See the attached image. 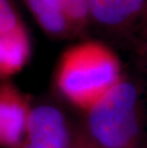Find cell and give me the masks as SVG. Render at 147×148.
I'll use <instances>...</instances> for the list:
<instances>
[{
  "mask_svg": "<svg viewBox=\"0 0 147 148\" xmlns=\"http://www.w3.org/2000/svg\"><path fill=\"white\" fill-rule=\"evenodd\" d=\"M122 78L118 56L104 43L87 40L71 46L59 58L55 84L75 107L87 112Z\"/></svg>",
  "mask_w": 147,
  "mask_h": 148,
  "instance_id": "cell-1",
  "label": "cell"
},
{
  "mask_svg": "<svg viewBox=\"0 0 147 148\" xmlns=\"http://www.w3.org/2000/svg\"><path fill=\"white\" fill-rule=\"evenodd\" d=\"M80 133L96 148H142L146 140L139 86L122 77L86 112L84 131Z\"/></svg>",
  "mask_w": 147,
  "mask_h": 148,
  "instance_id": "cell-2",
  "label": "cell"
},
{
  "mask_svg": "<svg viewBox=\"0 0 147 148\" xmlns=\"http://www.w3.org/2000/svg\"><path fill=\"white\" fill-rule=\"evenodd\" d=\"M75 136L57 106L39 103L31 107L25 138L17 148H73Z\"/></svg>",
  "mask_w": 147,
  "mask_h": 148,
  "instance_id": "cell-3",
  "label": "cell"
},
{
  "mask_svg": "<svg viewBox=\"0 0 147 148\" xmlns=\"http://www.w3.org/2000/svg\"><path fill=\"white\" fill-rule=\"evenodd\" d=\"M31 105L14 85H0V146L17 148L26 134Z\"/></svg>",
  "mask_w": 147,
  "mask_h": 148,
  "instance_id": "cell-4",
  "label": "cell"
},
{
  "mask_svg": "<svg viewBox=\"0 0 147 148\" xmlns=\"http://www.w3.org/2000/svg\"><path fill=\"white\" fill-rule=\"evenodd\" d=\"M147 0H90L89 19L109 33H124L142 19Z\"/></svg>",
  "mask_w": 147,
  "mask_h": 148,
  "instance_id": "cell-5",
  "label": "cell"
},
{
  "mask_svg": "<svg viewBox=\"0 0 147 148\" xmlns=\"http://www.w3.org/2000/svg\"><path fill=\"white\" fill-rule=\"evenodd\" d=\"M31 39L23 25L14 32L0 36V79L20 72L31 56Z\"/></svg>",
  "mask_w": 147,
  "mask_h": 148,
  "instance_id": "cell-6",
  "label": "cell"
},
{
  "mask_svg": "<svg viewBox=\"0 0 147 148\" xmlns=\"http://www.w3.org/2000/svg\"><path fill=\"white\" fill-rule=\"evenodd\" d=\"M37 1L63 12L73 25L77 34L80 33L90 22V0H37Z\"/></svg>",
  "mask_w": 147,
  "mask_h": 148,
  "instance_id": "cell-7",
  "label": "cell"
},
{
  "mask_svg": "<svg viewBox=\"0 0 147 148\" xmlns=\"http://www.w3.org/2000/svg\"><path fill=\"white\" fill-rule=\"evenodd\" d=\"M23 25L12 0H0V36L14 32Z\"/></svg>",
  "mask_w": 147,
  "mask_h": 148,
  "instance_id": "cell-8",
  "label": "cell"
},
{
  "mask_svg": "<svg viewBox=\"0 0 147 148\" xmlns=\"http://www.w3.org/2000/svg\"><path fill=\"white\" fill-rule=\"evenodd\" d=\"M142 24L145 26V30H147V3H146L145 11H144V14H143V16H142Z\"/></svg>",
  "mask_w": 147,
  "mask_h": 148,
  "instance_id": "cell-9",
  "label": "cell"
},
{
  "mask_svg": "<svg viewBox=\"0 0 147 148\" xmlns=\"http://www.w3.org/2000/svg\"><path fill=\"white\" fill-rule=\"evenodd\" d=\"M142 148H147V140H145V143H143V145L142 146Z\"/></svg>",
  "mask_w": 147,
  "mask_h": 148,
  "instance_id": "cell-10",
  "label": "cell"
}]
</instances>
